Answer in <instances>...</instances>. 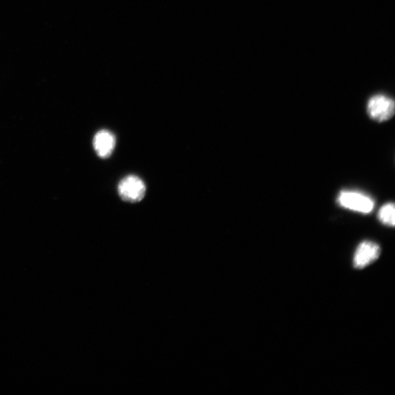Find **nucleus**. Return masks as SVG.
Returning a JSON list of instances; mask_svg holds the SVG:
<instances>
[{"instance_id":"obj_1","label":"nucleus","mask_w":395,"mask_h":395,"mask_svg":"<svg viewBox=\"0 0 395 395\" xmlns=\"http://www.w3.org/2000/svg\"><path fill=\"white\" fill-rule=\"evenodd\" d=\"M338 203L343 208L364 214L370 213L375 207V201L372 198L357 191H341Z\"/></svg>"},{"instance_id":"obj_2","label":"nucleus","mask_w":395,"mask_h":395,"mask_svg":"<svg viewBox=\"0 0 395 395\" xmlns=\"http://www.w3.org/2000/svg\"><path fill=\"white\" fill-rule=\"evenodd\" d=\"M395 110L394 101L385 94H376L370 98L367 105L369 117L378 123L389 121Z\"/></svg>"},{"instance_id":"obj_3","label":"nucleus","mask_w":395,"mask_h":395,"mask_svg":"<svg viewBox=\"0 0 395 395\" xmlns=\"http://www.w3.org/2000/svg\"><path fill=\"white\" fill-rule=\"evenodd\" d=\"M118 193L119 196L126 202H139L145 198L146 185L137 176L130 175L119 183Z\"/></svg>"},{"instance_id":"obj_4","label":"nucleus","mask_w":395,"mask_h":395,"mask_svg":"<svg viewBox=\"0 0 395 395\" xmlns=\"http://www.w3.org/2000/svg\"><path fill=\"white\" fill-rule=\"evenodd\" d=\"M381 254V248L378 245L370 241H365L356 248L354 265L357 269H363L370 263L377 260Z\"/></svg>"},{"instance_id":"obj_5","label":"nucleus","mask_w":395,"mask_h":395,"mask_svg":"<svg viewBox=\"0 0 395 395\" xmlns=\"http://www.w3.org/2000/svg\"><path fill=\"white\" fill-rule=\"evenodd\" d=\"M116 145L115 136L109 130H101L95 134L93 139V148L101 159L111 156Z\"/></svg>"},{"instance_id":"obj_6","label":"nucleus","mask_w":395,"mask_h":395,"mask_svg":"<svg viewBox=\"0 0 395 395\" xmlns=\"http://www.w3.org/2000/svg\"><path fill=\"white\" fill-rule=\"evenodd\" d=\"M395 208L393 203H387L383 206L378 214V220L387 226L394 227L395 224Z\"/></svg>"}]
</instances>
